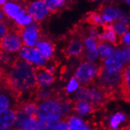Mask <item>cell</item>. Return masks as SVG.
Wrapping results in <instances>:
<instances>
[{"instance_id":"1","label":"cell","mask_w":130,"mask_h":130,"mask_svg":"<svg viewBox=\"0 0 130 130\" xmlns=\"http://www.w3.org/2000/svg\"><path fill=\"white\" fill-rule=\"evenodd\" d=\"M3 87L9 91L15 100L20 99L25 91H36L40 87L37 83L35 67L18 55L11 65L5 67Z\"/></svg>"},{"instance_id":"2","label":"cell","mask_w":130,"mask_h":130,"mask_svg":"<svg viewBox=\"0 0 130 130\" xmlns=\"http://www.w3.org/2000/svg\"><path fill=\"white\" fill-rule=\"evenodd\" d=\"M3 10L6 16L8 18L13 20L17 26L19 28H23L31 25L34 21L32 17L28 13L26 8L22 7L16 2H6L3 6Z\"/></svg>"},{"instance_id":"3","label":"cell","mask_w":130,"mask_h":130,"mask_svg":"<svg viewBox=\"0 0 130 130\" xmlns=\"http://www.w3.org/2000/svg\"><path fill=\"white\" fill-rule=\"evenodd\" d=\"M121 70L109 72L104 68L103 65H101L95 80L96 85L106 91L115 93L117 89H119L121 82Z\"/></svg>"},{"instance_id":"4","label":"cell","mask_w":130,"mask_h":130,"mask_svg":"<svg viewBox=\"0 0 130 130\" xmlns=\"http://www.w3.org/2000/svg\"><path fill=\"white\" fill-rule=\"evenodd\" d=\"M100 66L101 65H98L91 62L81 63L76 71V79L83 86L86 87L87 85H92L95 82Z\"/></svg>"},{"instance_id":"5","label":"cell","mask_w":130,"mask_h":130,"mask_svg":"<svg viewBox=\"0 0 130 130\" xmlns=\"http://www.w3.org/2000/svg\"><path fill=\"white\" fill-rule=\"evenodd\" d=\"M38 118H54L61 120L63 117L62 106L57 99H48L43 101L38 109Z\"/></svg>"},{"instance_id":"6","label":"cell","mask_w":130,"mask_h":130,"mask_svg":"<svg viewBox=\"0 0 130 130\" xmlns=\"http://www.w3.org/2000/svg\"><path fill=\"white\" fill-rule=\"evenodd\" d=\"M21 28L18 27L13 31L10 32L0 41V49L9 53L19 52L24 47L21 38Z\"/></svg>"},{"instance_id":"7","label":"cell","mask_w":130,"mask_h":130,"mask_svg":"<svg viewBox=\"0 0 130 130\" xmlns=\"http://www.w3.org/2000/svg\"><path fill=\"white\" fill-rule=\"evenodd\" d=\"M26 10L35 22L43 21L51 13L43 0H35L30 2L26 6Z\"/></svg>"},{"instance_id":"8","label":"cell","mask_w":130,"mask_h":130,"mask_svg":"<svg viewBox=\"0 0 130 130\" xmlns=\"http://www.w3.org/2000/svg\"><path fill=\"white\" fill-rule=\"evenodd\" d=\"M40 29L37 22L33 21L21 30V38L25 46L30 47H34L40 41Z\"/></svg>"},{"instance_id":"9","label":"cell","mask_w":130,"mask_h":130,"mask_svg":"<svg viewBox=\"0 0 130 130\" xmlns=\"http://www.w3.org/2000/svg\"><path fill=\"white\" fill-rule=\"evenodd\" d=\"M18 55L21 58L31 65L36 66H43L47 63V59H45L36 48L24 46L19 51Z\"/></svg>"},{"instance_id":"10","label":"cell","mask_w":130,"mask_h":130,"mask_svg":"<svg viewBox=\"0 0 130 130\" xmlns=\"http://www.w3.org/2000/svg\"><path fill=\"white\" fill-rule=\"evenodd\" d=\"M125 59L122 50L114 49L113 52L105 60H103V66L109 72L121 71L125 63Z\"/></svg>"},{"instance_id":"11","label":"cell","mask_w":130,"mask_h":130,"mask_svg":"<svg viewBox=\"0 0 130 130\" xmlns=\"http://www.w3.org/2000/svg\"><path fill=\"white\" fill-rule=\"evenodd\" d=\"M35 71L37 83L40 88L50 86L55 80L54 67L36 66Z\"/></svg>"},{"instance_id":"12","label":"cell","mask_w":130,"mask_h":130,"mask_svg":"<svg viewBox=\"0 0 130 130\" xmlns=\"http://www.w3.org/2000/svg\"><path fill=\"white\" fill-rule=\"evenodd\" d=\"M18 110L14 107L0 113V130H10L14 126L17 120Z\"/></svg>"},{"instance_id":"13","label":"cell","mask_w":130,"mask_h":130,"mask_svg":"<svg viewBox=\"0 0 130 130\" xmlns=\"http://www.w3.org/2000/svg\"><path fill=\"white\" fill-rule=\"evenodd\" d=\"M119 91L122 99L130 103V64L121 70V82Z\"/></svg>"},{"instance_id":"14","label":"cell","mask_w":130,"mask_h":130,"mask_svg":"<svg viewBox=\"0 0 130 130\" xmlns=\"http://www.w3.org/2000/svg\"><path fill=\"white\" fill-rule=\"evenodd\" d=\"M84 48H85V43L80 37L73 38L69 42L64 54L67 58L70 57H79L83 54Z\"/></svg>"},{"instance_id":"15","label":"cell","mask_w":130,"mask_h":130,"mask_svg":"<svg viewBox=\"0 0 130 130\" xmlns=\"http://www.w3.org/2000/svg\"><path fill=\"white\" fill-rule=\"evenodd\" d=\"M84 43L86 47L85 58L91 62H94L99 57L98 53V41L95 38L87 36L84 40Z\"/></svg>"},{"instance_id":"16","label":"cell","mask_w":130,"mask_h":130,"mask_svg":"<svg viewBox=\"0 0 130 130\" xmlns=\"http://www.w3.org/2000/svg\"><path fill=\"white\" fill-rule=\"evenodd\" d=\"M99 107L87 100H76L73 103V110L80 116H85L99 110Z\"/></svg>"},{"instance_id":"17","label":"cell","mask_w":130,"mask_h":130,"mask_svg":"<svg viewBox=\"0 0 130 130\" xmlns=\"http://www.w3.org/2000/svg\"><path fill=\"white\" fill-rule=\"evenodd\" d=\"M97 41L110 43L115 46H118L120 43H121V40L118 39V36L113 31V29L112 28L110 25L103 27V32L99 33Z\"/></svg>"},{"instance_id":"18","label":"cell","mask_w":130,"mask_h":130,"mask_svg":"<svg viewBox=\"0 0 130 130\" xmlns=\"http://www.w3.org/2000/svg\"><path fill=\"white\" fill-rule=\"evenodd\" d=\"M36 47L45 59L48 60L53 57L55 52V46L51 42L42 40L38 42Z\"/></svg>"},{"instance_id":"19","label":"cell","mask_w":130,"mask_h":130,"mask_svg":"<svg viewBox=\"0 0 130 130\" xmlns=\"http://www.w3.org/2000/svg\"><path fill=\"white\" fill-rule=\"evenodd\" d=\"M100 14L103 21L106 25H111L118 19V8L112 6H106L102 9Z\"/></svg>"},{"instance_id":"20","label":"cell","mask_w":130,"mask_h":130,"mask_svg":"<svg viewBox=\"0 0 130 130\" xmlns=\"http://www.w3.org/2000/svg\"><path fill=\"white\" fill-rule=\"evenodd\" d=\"M66 118L68 122L69 130H91L86 122L78 117L70 116Z\"/></svg>"},{"instance_id":"21","label":"cell","mask_w":130,"mask_h":130,"mask_svg":"<svg viewBox=\"0 0 130 130\" xmlns=\"http://www.w3.org/2000/svg\"><path fill=\"white\" fill-rule=\"evenodd\" d=\"M3 88L4 89V91H2V87L0 88V113H2L10 108H12L10 107V105H11L10 98H13V97L6 89H5L3 87Z\"/></svg>"},{"instance_id":"22","label":"cell","mask_w":130,"mask_h":130,"mask_svg":"<svg viewBox=\"0 0 130 130\" xmlns=\"http://www.w3.org/2000/svg\"><path fill=\"white\" fill-rule=\"evenodd\" d=\"M114 49L112 46L106 43V42H99L98 41V53L99 57L103 61L105 60L106 58H108L112 53L113 52Z\"/></svg>"},{"instance_id":"23","label":"cell","mask_w":130,"mask_h":130,"mask_svg":"<svg viewBox=\"0 0 130 130\" xmlns=\"http://www.w3.org/2000/svg\"><path fill=\"white\" fill-rule=\"evenodd\" d=\"M60 121L54 118H40L39 130H55Z\"/></svg>"},{"instance_id":"24","label":"cell","mask_w":130,"mask_h":130,"mask_svg":"<svg viewBox=\"0 0 130 130\" xmlns=\"http://www.w3.org/2000/svg\"><path fill=\"white\" fill-rule=\"evenodd\" d=\"M86 21L88 23H89L90 25H93V26H96V27L102 26L103 28L106 25H107L103 21L101 14L99 12H91V13H90L87 16Z\"/></svg>"},{"instance_id":"25","label":"cell","mask_w":130,"mask_h":130,"mask_svg":"<svg viewBox=\"0 0 130 130\" xmlns=\"http://www.w3.org/2000/svg\"><path fill=\"white\" fill-rule=\"evenodd\" d=\"M51 13H56L65 6L66 0H43Z\"/></svg>"},{"instance_id":"26","label":"cell","mask_w":130,"mask_h":130,"mask_svg":"<svg viewBox=\"0 0 130 130\" xmlns=\"http://www.w3.org/2000/svg\"><path fill=\"white\" fill-rule=\"evenodd\" d=\"M125 120V116L123 113H116L111 117L109 121L110 130H117L118 125Z\"/></svg>"},{"instance_id":"27","label":"cell","mask_w":130,"mask_h":130,"mask_svg":"<svg viewBox=\"0 0 130 130\" xmlns=\"http://www.w3.org/2000/svg\"><path fill=\"white\" fill-rule=\"evenodd\" d=\"M21 130H39V118H38V116L29 117L23 125Z\"/></svg>"},{"instance_id":"28","label":"cell","mask_w":130,"mask_h":130,"mask_svg":"<svg viewBox=\"0 0 130 130\" xmlns=\"http://www.w3.org/2000/svg\"><path fill=\"white\" fill-rule=\"evenodd\" d=\"M110 25H111L112 28L113 29V31L117 33V35L118 36H120L121 38L128 32V25H125L123 23H121L119 21L113 22Z\"/></svg>"},{"instance_id":"29","label":"cell","mask_w":130,"mask_h":130,"mask_svg":"<svg viewBox=\"0 0 130 130\" xmlns=\"http://www.w3.org/2000/svg\"><path fill=\"white\" fill-rule=\"evenodd\" d=\"M118 21L123 23L125 25H130V15L124 11L120 7H118Z\"/></svg>"},{"instance_id":"30","label":"cell","mask_w":130,"mask_h":130,"mask_svg":"<svg viewBox=\"0 0 130 130\" xmlns=\"http://www.w3.org/2000/svg\"><path fill=\"white\" fill-rule=\"evenodd\" d=\"M78 88H79V82L74 76V77H73L70 80V81L69 82L68 85H67V87L66 88V92L70 93V92H72V91H76Z\"/></svg>"},{"instance_id":"31","label":"cell","mask_w":130,"mask_h":130,"mask_svg":"<svg viewBox=\"0 0 130 130\" xmlns=\"http://www.w3.org/2000/svg\"><path fill=\"white\" fill-rule=\"evenodd\" d=\"M10 32V27L5 22H0V41Z\"/></svg>"},{"instance_id":"32","label":"cell","mask_w":130,"mask_h":130,"mask_svg":"<svg viewBox=\"0 0 130 130\" xmlns=\"http://www.w3.org/2000/svg\"><path fill=\"white\" fill-rule=\"evenodd\" d=\"M55 130H69V125L66 118L61 120Z\"/></svg>"},{"instance_id":"33","label":"cell","mask_w":130,"mask_h":130,"mask_svg":"<svg viewBox=\"0 0 130 130\" xmlns=\"http://www.w3.org/2000/svg\"><path fill=\"white\" fill-rule=\"evenodd\" d=\"M121 43L127 45L128 47L130 46V32H128L126 34H125L121 38Z\"/></svg>"},{"instance_id":"34","label":"cell","mask_w":130,"mask_h":130,"mask_svg":"<svg viewBox=\"0 0 130 130\" xmlns=\"http://www.w3.org/2000/svg\"><path fill=\"white\" fill-rule=\"evenodd\" d=\"M122 52H123L125 62H130V46H128L126 48L122 50Z\"/></svg>"},{"instance_id":"35","label":"cell","mask_w":130,"mask_h":130,"mask_svg":"<svg viewBox=\"0 0 130 130\" xmlns=\"http://www.w3.org/2000/svg\"><path fill=\"white\" fill-rule=\"evenodd\" d=\"M4 73H5V67L3 66V62H1V60H0V76H1V77H3Z\"/></svg>"},{"instance_id":"36","label":"cell","mask_w":130,"mask_h":130,"mask_svg":"<svg viewBox=\"0 0 130 130\" xmlns=\"http://www.w3.org/2000/svg\"><path fill=\"white\" fill-rule=\"evenodd\" d=\"M6 21V14L3 12V9H0V22H5Z\"/></svg>"},{"instance_id":"37","label":"cell","mask_w":130,"mask_h":130,"mask_svg":"<svg viewBox=\"0 0 130 130\" xmlns=\"http://www.w3.org/2000/svg\"><path fill=\"white\" fill-rule=\"evenodd\" d=\"M121 130H130V125H127V126H125L124 128H122Z\"/></svg>"},{"instance_id":"38","label":"cell","mask_w":130,"mask_h":130,"mask_svg":"<svg viewBox=\"0 0 130 130\" xmlns=\"http://www.w3.org/2000/svg\"><path fill=\"white\" fill-rule=\"evenodd\" d=\"M6 3V0H0V6H3Z\"/></svg>"},{"instance_id":"39","label":"cell","mask_w":130,"mask_h":130,"mask_svg":"<svg viewBox=\"0 0 130 130\" xmlns=\"http://www.w3.org/2000/svg\"><path fill=\"white\" fill-rule=\"evenodd\" d=\"M125 3L128 6H130V0H125Z\"/></svg>"},{"instance_id":"40","label":"cell","mask_w":130,"mask_h":130,"mask_svg":"<svg viewBox=\"0 0 130 130\" xmlns=\"http://www.w3.org/2000/svg\"><path fill=\"white\" fill-rule=\"evenodd\" d=\"M2 85H3V77L0 76V86H2Z\"/></svg>"},{"instance_id":"41","label":"cell","mask_w":130,"mask_h":130,"mask_svg":"<svg viewBox=\"0 0 130 130\" xmlns=\"http://www.w3.org/2000/svg\"><path fill=\"white\" fill-rule=\"evenodd\" d=\"M10 130H19V129H17V128H11V129H10Z\"/></svg>"},{"instance_id":"42","label":"cell","mask_w":130,"mask_h":130,"mask_svg":"<svg viewBox=\"0 0 130 130\" xmlns=\"http://www.w3.org/2000/svg\"><path fill=\"white\" fill-rule=\"evenodd\" d=\"M92 1H94V2H97V1H101V0H92Z\"/></svg>"},{"instance_id":"43","label":"cell","mask_w":130,"mask_h":130,"mask_svg":"<svg viewBox=\"0 0 130 130\" xmlns=\"http://www.w3.org/2000/svg\"><path fill=\"white\" fill-rule=\"evenodd\" d=\"M34 1H35V0H34Z\"/></svg>"}]
</instances>
